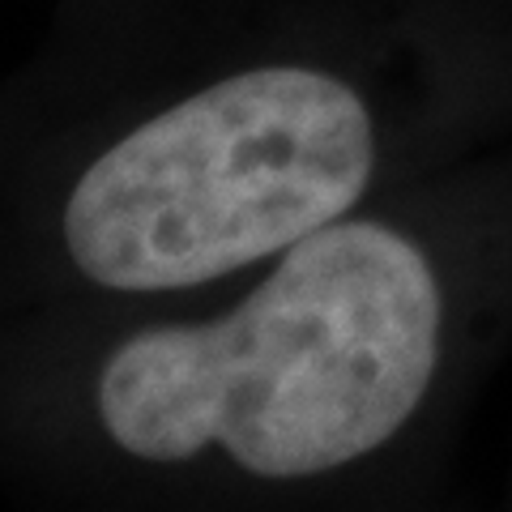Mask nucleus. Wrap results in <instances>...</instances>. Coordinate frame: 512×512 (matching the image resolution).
I'll use <instances>...</instances> for the list:
<instances>
[{
    "label": "nucleus",
    "mask_w": 512,
    "mask_h": 512,
    "mask_svg": "<svg viewBox=\"0 0 512 512\" xmlns=\"http://www.w3.org/2000/svg\"><path fill=\"white\" fill-rule=\"evenodd\" d=\"M436 355L427 256L376 222H329L222 320L116 346L99 419L141 461L222 444L261 478H308L389 440L423 402Z\"/></svg>",
    "instance_id": "f257e3e1"
},
{
    "label": "nucleus",
    "mask_w": 512,
    "mask_h": 512,
    "mask_svg": "<svg viewBox=\"0 0 512 512\" xmlns=\"http://www.w3.org/2000/svg\"><path fill=\"white\" fill-rule=\"evenodd\" d=\"M372 163V120L346 82L248 69L94 158L64 205V244L107 291H180L338 222Z\"/></svg>",
    "instance_id": "f03ea898"
}]
</instances>
